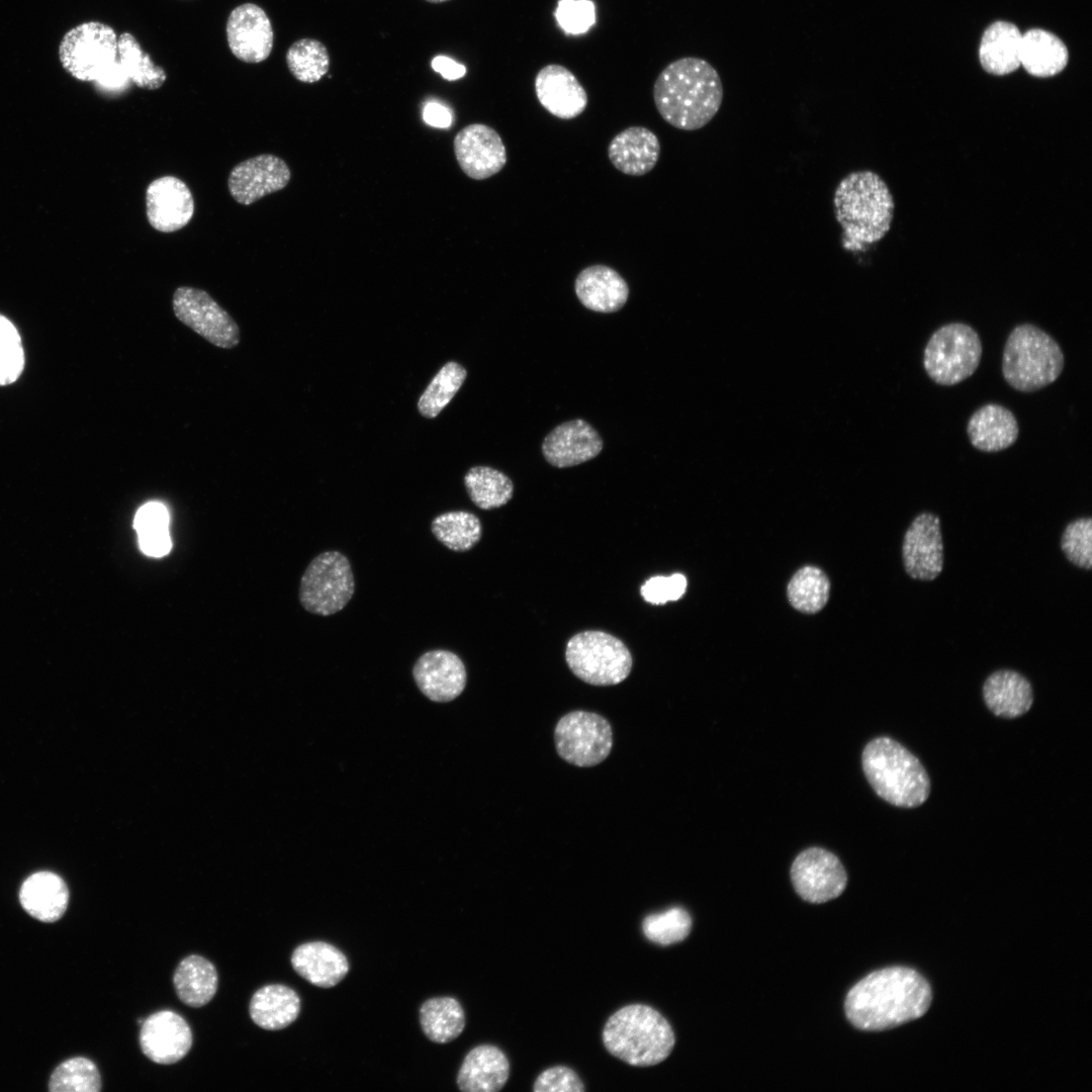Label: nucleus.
Wrapping results in <instances>:
<instances>
[{"label": "nucleus", "mask_w": 1092, "mask_h": 1092, "mask_svg": "<svg viewBox=\"0 0 1092 1092\" xmlns=\"http://www.w3.org/2000/svg\"><path fill=\"white\" fill-rule=\"evenodd\" d=\"M355 593V579L349 559L337 550L315 556L305 568L299 584L303 609L318 616L342 611Z\"/></svg>", "instance_id": "obj_9"}, {"label": "nucleus", "mask_w": 1092, "mask_h": 1092, "mask_svg": "<svg viewBox=\"0 0 1092 1092\" xmlns=\"http://www.w3.org/2000/svg\"><path fill=\"white\" fill-rule=\"evenodd\" d=\"M464 484L472 503L481 510L506 505L513 496L512 480L503 472L487 466L470 468Z\"/></svg>", "instance_id": "obj_37"}, {"label": "nucleus", "mask_w": 1092, "mask_h": 1092, "mask_svg": "<svg viewBox=\"0 0 1092 1092\" xmlns=\"http://www.w3.org/2000/svg\"><path fill=\"white\" fill-rule=\"evenodd\" d=\"M554 740L562 759L576 766L587 767L601 763L610 754L613 732L603 716L573 711L558 721Z\"/></svg>", "instance_id": "obj_11"}, {"label": "nucleus", "mask_w": 1092, "mask_h": 1092, "mask_svg": "<svg viewBox=\"0 0 1092 1092\" xmlns=\"http://www.w3.org/2000/svg\"><path fill=\"white\" fill-rule=\"evenodd\" d=\"M979 334L971 326L954 322L941 326L924 348L923 367L938 385L952 386L971 377L982 357Z\"/></svg>", "instance_id": "obj_7"}, {"label": "nucleus", "mask_w": 1092, "mask_h": 1092, "mask_svg": "<svg viewBox=\"0 0 1092 1092\" xmlns=\"http://www.w3.org/2000/svg\"><path fill=\"white\" fill-rule=\"evenodd\" d=\"M692 918L687 910L673 907L643 919L642 930L652 942L668 945L684 940L691 931Z\"/></svg>", "instance_id": "obj_43"}, {"label": "nucleus", "mask_w": 1092, "mask_h": 1092, "mask_svg": "<svg viewBox=\"0 0 1092 1092\" xmlns=\"http://www.w3.org/2000/svg\"><path fill=\"white\" fill-rule=\"evenodd\" d=\"M249 1012L252 1020L267 1030H279L290 1025L299 1015L300 999L297 993L280 984L267 985L257 990Z\"/></svg>", "instance_id": "obj_30"}, {"label": "nucleus", "mask_w": 1092, "mask_h": 1092, "mask_svg": "<svg viewBox=\"0 0 1092 1092\" xmlns=\"http://www.w3.org/2000/svg\"><path fill=\"white\" fill-rule=\"evenodd\" d=\"M286 64L293 77L302 83H314L329 71L330 55L324 43L313 38L293 42L286 53Z\"/></svg>", "instance_id": "obj_40"}, {"label": "nucleus", "mask_w": 1092, "mask_h": 1092, "mask_svg": "<svg viewBox=\"0 0 1092 1092\" xmlns=\"http://www.w3.org/2000/svg\"><path fill=\"white\" fill-rule=\"evenodd\" d=\"M967 435L974 448L986 453L1003 451L1012 446L1019 435L1014 414L1004 405L986 403L973 413L967 424Z\"/></svg>", "instance_id": "obj_25"}, {"label": "nucleus", "mask_w": 1092, "mask_h": 1092, "mask_svg": "<svg viewBox=\"0 0 1092 1092\" xmlns=\"http://www.w3.org/2000/svg\"><path fill=\"white\" fill-rule=\"evenodd\" d=\"M101 1078L96 1065L86 1058H73L56 1068L50 1079L53 1092H97Z\"/></svg>", "instance_id": "obj_42"}, {"label": "nucleus", "mask_w": 1092, "mask_h": 1092, "mask_svg": "<svg viewBox=\"0 0 1092 1092\" xmlns=\"http://www.w3.org/2000/svg\"><path fill=\"white\" fill-rule=\"evenodd\" d=\"M431 531L448 549L465 552L479 542L482 526L480 520L470 512L450 511L433 519Z\"/></svg>", "instance_id": "obj_36"}, {"label": "nucleus", "mask_w": 1092, "mask_h": 1092, "mask_svg": "<svg viewBox=\"0 0 1092 1092\" xmlns=\"http://www.w3.org/2000/svg\"><path fill=\"white\" fill-rule=\"evenodd\" d=\"M834 215L842 229L841 247L864 253L882 241L891 229L894 198L886 181L869 169L846 174L833 195Z\"/></svg>", "instance_id": "obj_3"}, {"label": "nucleus", "mask_w": 1092, "mask_h": 1092, "mask_svg": "<svg viewBox=\"0 0 1092 1092\" xmlns=\"http://www.w3.org/2000/svg\"><path fill=\"white\" fill-rule=\"evenodd\" d=\"M1061 549L1075 566L1090 570L1092 566V520L1082 517L1070 522L1061 537Z\"/></svg>", "instance_id": "obj_44"}, {"label": "nucleus", "mask_w": 1092, "mask_h": 1092, "mask_svg": "<svg viewBox=\"0 0 1092 1092\" xmlns=\"http://www.w3.org/2000/svg\"><path fill=\"white\" fill-rule=\"evenodd\" d=\"M1064 366L1060 345L1040 328L1025 323L1009 333L1003 348L1002 375L1013 389L1037 391L1055 382Z\"/></svg>", "instance_id": "obj_6"}, {"label": "nucleus", "mask_w": 1092, "mask_h": 1092, "mask_svg": "<svg viewBox=\"0 0 1092 1092\" xmlns=\"http://www.w3.org/2000/svg\"><path fill=\"white\" fill-rule=\"evenodd\" d=\"M173 983L184 1004L201 1007L215 995L218 977L212 963L201 956L191 954L183 959L176 968Z\"/></svg>", "instance_id": "obj_33"}, {"label": "nucleus", "mask_w": 1092, "mask_h": 1092, "mask_svg": "<svg viewBox=\"0 0 1092 1092\" xmlns=\"http://www.w3.org/2000/svg\"><path fill=\"white\" fill-rule=\"evenodd\" d=\"M426 1H428L430 3H443V2H446V1H449V0H426Z\"/></svg>", "instance_id": "obj_51"}, {"label": "nucleus", "mask_w": 1092, "mask_h": 1092, "mask_svg": "<svg viewBox=\"0 0 1092 1092\" xmlns=\"http://www.w3.org/2000/svg\"><path fill=\"white\" fill-rule=\"evenodd\" d=\"M140 1045L144 1055L154 1063L171 1065L189 1052L192 1032L179 1014L172 1010H161L144 1019Z\"/></svg>", "instance_id": "obj_17"}, {"label": "nucleus", "mask_w": 1092, "mask_h": 1092, "mask_svg": "<svg viewBox=\"0 0 1092 1092\" xmlns=\"http://www.w3.org/2000/svg\"><path fill=\"white\" fill-rule=\"evenodd\" d=\"M290 176L289 167L282 159L263 154L238 164L230 173L228 186L237 202L249 205L283 189Z\"/></svg>", "instance_id": "obj_18"}, {"label": "nucleus", "mask_w": 1092, "mask_h": 1092, "mask_svg": "<svg viewBox=\"0 0 1092 1092\" xmlns=\"http://www.w3.org/2000/svg\"><path fill=\"white\" fill-rule=\"evenodd\" d=\"M603 1041L610 1054L632 1066H653L671 1053L675 1038L668 1021L654 1008L627 1005L606 1022Z\"/></svg>", "instance_id": "obj_5"}, {"label": "nucleus", "mask_w": 1092, "mask_h": 1092, "mask_svg": "<svg viewBox=\"0 0 1092 1092\" xmlns=\"http://www.w3.org/2000/svg\"><path fill=\"white\" fill-rule=\"evenodd\" d=\"M660 150V142L652 130L630 126L612 139L608 146V158L620 172L642 176L655 167Z\"/></svg>", "instance_id": "obj_23"}, {"label": "nucleus", "mask_w": 1092, "mask_h": 1092, "mask_svg": "<svg viewBox=\"0 0 1092 1092\" xmlns=\"http://www.w3.org/2000/svg\"><path fill=\"white\" fill-rule=\"evenodd\" d=\"M24 354L15 327L0 315V385L14 382L22 372Z\"/></svg>", "instance_id": "obj_45"}, {"label": "nucleus", "mask_w": 1092, "mask_h": 1092, "mask_svg": "<svg viewBox=\"0 0 1092 1092\" xmlns=\"http://www.w3.org/2000/svg\"><path fill=\"white\" fill-rule=\"evenodd\" d=\"M539 103L553 116L572 119L587 106V93L567 68L558 64L543 67L535 78Z\"/></svg>", "instance_id": "obj_21"}, {"label": "nucleus", "mask_w": 1092, "mask_h": 1092, "mask_svg": "<svg viewBox=\"0 0 1092 1092\" xmlns=\"http://www.w3.org/2000/svg\"><path fill=\"white\" fill-rule=\"evenodd\" d=\"M687 578L681 573L669 576L656 575L647 579L640 588L642 598L649 604L661 605L668 601H677L686 593Z\"/></svg>", "instance_id": "obj_47"}, {"label": "nucleus", "mask_w": 1092, "mask_h": 1092, "mask_svg": "<svg viewBox=\"0 0 1092 1092\" xmlns=\"http://www.w3.org/2000/svg\"><path fill=\"white\" fill-rule=\"evenodd\" d=\"M510 1064L496 1046L481 1044L464 1058L457 1075V1086L464 1092H496L508 1081Z\"/></svg>", "instance_id": "obj_27"}, {"label": "nucleus", "mask_w": 1092, "mask_h": 1092, "mask_svg": "<svg viewBox=\"0 0 1092 1092\" xmlns=\"http://www.w3.org/2000/svg\"><path fill=\"white\" fill-rule=\"evenodd\" d=\"M931 998L930 986L919 973L891 967L857 982L846 995L844 1011L854 1027L881 1031L921 1017Z\"/></svg>", "instance_id": "obj_1"}, {"label": "nucleus", "mask_w": 1092, "mask_h": 1092, "mask_svg": "<svg viewBox=\"0 0 1092 1092\" xmlns=\"http://www.w3.org/2000/svg\"><path fill=\"white\" fill-rule=\"evenodd\" d=\"M59 56L73 77L95 83L117 63L118 38L107 24L85 22L65 34Z\"/></svg>", "instance_id": "obj_10"}, {"label": "nucleus", "mask_w": 1092, "mask_h": 1092, "mask_svg": "<svg viewBox=\"0 0 1092 1092\" xmlns=\"http://www.w3.org/2000/svg\"><path fill=\"white\" fill-rule=\"evenodd\" d=\"M226 39L233 55L245 62L257 64L271 54L274 32L266 12L254 3L239 5L229 15Z\"/></svg>", "instance_id": "obj_16"}, {"label": "nucleus", "mask_w": 1092, "mask_h": 1092, "mask_svg": "<svg viewBox=\"0 0 1092 1092\" xmlns=\"http://www.w3.org/2000/svg\"><path fill=\"white\" fill-rule=\"evenodd\" d=\"M1022 34L1017 26L1005 21L991 24L984 32L979 57L982 67L990 74L1002 76L1020 66Z\"/></svg>", "instance_id": "obj_31"}, {"label": "nucleus", "mask_w": 1092, "mask_h": 1092, "mask_svg": "<svg viewBox=\"0 0 1092 1092\" xmlns=\"http://www.w3.org/2000/svg\"><path fill=\"white\" fill-rule=\"evenodd\" d=\"M118 61L129 81L138 87L156 90L166 81L165 70L156 66L129 32H123L118 37Z\"/></svg>", "instance_id": "obj_38"}, {"label": "nucleus", "mask_w": 1092, "mask_h": 1092, "mask_svg": "<svg viewBox=\"0 0 1092 1092\" xmlns=\"http://www.w3.org/2000/svg\"><path fill=\"white\" fill-rule=\"evenodd\" d=\"M420 1023L425 1035L437 1043L458 1037L465 1027V1014L453 997L431 998L420 1008Z\"/></svg>", "instance_id": "obj_34"}, {"label": "nucleus", "mask_w": 1092, "mask_h": 1092, "mask_svg": "<svg viewBox=\"0 0 1092 1092\" xmlns=\"http://www.w3.org/2000/svg\"><path fill=\"white\" fill-rule=\"evenodd\" d=\"M554 16L566 34H582L596 22V7L592 0H559Z\"/></svg>", "instance_id": "obj_46"}, {"label": "nucleus", "mask_w": 1092, "mask_h": 1092, "mask_svg": "<svg viewBox=\"0 0 1092 1092\" xmlns=\"http://www.w3.org/2000/svg\"><path fill=\"white\" fill-rule=\"evenodd\" d=\"M603 440L584 420L576 419L555 427L544 439L542 452L553 466L578 465L600 454Z\"/></svg>", "instance_id": "obj_22"}, {"label": "nucleus", "mask_w": 1092, "mask_h": 1092, "mask_svg": "<svg viewBox=\"0 0 1092 1092\" xmlns=\"http://www.w3.org/2000/svg\"><path fill=\"white\" fill-rule=\"evenodd\" d=\"M906 573L913 579L933 580L943 568V542L938 516L923 512L907 529L902 544Z\"/></svg>", "instance_id": "obj_14"}, {"label": "nucleus", "mask_w": 1092, "mask_h": 1092, "mask_svg": "<svg viewBox=\"0 0 1092 1092\" xmlns=\"http://www.w3.org/2000/svg\"><path fill=\"white\" fill-rule=\"evenodd\" d=\"M583 1090V1083L577 1074L565 1066H556L543 1071L533 1086L535 1092H581Z\"/></svg>", "instance_id": "obj_48"}, {"label": "nucleus", "mask_w": 1092, "mask_h": 1092, "mask_svg": "<svg viewBox=\"0 0 1092 1092\" xmlns=\"http://www.w3.org/2000/svg\"><path fill=\"white\" fill-rule=\"evenodd\" d=\"M466 375V369L459 363H446L419 399L418 408L421 415L429 419L437 417L460 389Z\"/></svg>", "instance_id": "obj_41"}, {"label": "nucleus", "mask_w": 1092, "mask_h": 1092, "mask_svg": "<svg viewBox=\"0 0 1092 1092\" xmlns=\"http://www.w3.org/2000/svg\"><path fill=\"white\" fill-rule=\"evenodd\" d=\"M454 152L461 170L474 180L495 175L507 163V150L500 135L483 123L463 127L455 135Z\"/></svg>", "instance_id": "obj_15"}, {"label": "nucleus", "mask_w": 1092, "mask_h": 1092, "mask_svg": "<svg viewBox=\"0 0 1092 1092\" xmlns=\"http://www.w3.org/2000/svg\"><path fill=\"white\" fill-rule=\"evenodd\" d=\"M170 516L167 508L158 502H150L141 507L133 520L139 546L143 553L151 557H163L172 548L169 531Z\"/></svg>", "instance_id": "obj_35"}, {"label": "nucleus", "mask_w": 1092, "mask_h": 1092, "mask_svg": "<svg viewBox=\"0 0 1092 1092\" xmlns=\"http://www.w3.org/2000/svg\"><path fill=\"white\" fill-rule=\"evenodd\" d=\"M791 879L798 895L810 903H824L844 891L847 875L838 857L821 847H810L795 858Z\"/></svg>", "instance_id": "obj_13"}, {"label": "nucleus", "mask_w": 1092, "mask_h": 1092, "mask_svg": "<svg viewBox=\"0 0 1092 1092\" xmlns=\"http://www.w3.org/2000/svg\"><path fill=\"white\" fill-rule=\"evenodd\" d=\"M19 900L23 909L32 917L54 922L65 913L69 891L64 880L50 872H38L29 876L19 891Z\"/></svg>", "instance_id": "obj_29"}, {"label": "nucleus", "mask_w": 1092, "mask_h": 1092, "mask_svg": "<svg viewBox=\"0 0 1092 1092\" xmlns=\"http://www.w3.org/2000/svg\"><path fill=\"white\" fill-rule=\"evenodd\" d=\"M431 66L434 71L439 73L444 79L453 81L462 78L466 73L464 65L457 63L453 59L447 56H436Z\"/></svg>", "instance_id": "obj_50"}, {"label": "nucleus", "mask_w": 1092, "mask_h": 1092, "mask_svg": "<svg viewBox=\"0 0 1092 1092\" xmlns=\"http://www.w3.org/2000/svg\"><path fill=\"white\" fill-rule=\"evenodd\" d=\"M1067 63V48L1053 33L1042 29H1030L1022 34L1020 65L1031 76H1056L1065 69Z\"/></svg>", "instance_id": "obj_32"}, {"label": "nucleus", "mask_w": 1092, "mask_h": 1092, "mask_svg": "<svg viewBox=\"0 0 1092 1092\" xmlns=\"http://www.w3.org/2000/svg\"><path fill=\"white\" fill-rule=\"evenodd\" d=\"M175 316L208 343L233 349L241 341V331L232 315L206 291L178 287L172 299Z\"/></svg>", "instance_id": "obj_12"}, {"label": "nucleus", "mask_w": 1092, "mask_h": 1092, "mask_svg": "<svg viewBox=\"0 0 1092 1092\" xmlns=\"http://www.w3.org/2000/svg\"><path fill=\"white\" fill-rule=\"evenodd\" d=\"M413 676L419 690L431 701L449 702L464 690L466 668L461 658L446 649L423 653L415 662Z\"/></svg>", "instance_id": "obj_19"}, {"label": "nucleus", "mask_w": 1092, "mask_h": 1092, "mask_svg": "<svg viewBox=\"0 0 1092 1092\" xmlns=\"http://www.w3.org/2000/svg\"><path fill=\"white\" fill-rule=\"evenodd\" d=\"M423 118L431 126L447 128L452 124L451 110L437 102H429L423 109Z\"/></svg>", "instance_id": "obj_49"}, {"label": "nucleus", "mask_w": 1092, "mask_h": 1092, "mask_svg": "<svg viewBox=\"0 0 1092 1092\" xmlns=\"http://www.w3.org/2000/svg\"><path fill=\"white\" fill-rule=\"evenodd\" d=\"M983 698L988 709L998 717L1017 718L1032 706L1033 691L1021 673L1000 669L991 673L983 685Z\"/></svg>", "instance_id": "obj_28"}, {"label": "nucleus", "mask_w": 1092, "mask_h": 1092, "mask_svg": "<svg viewBox=\"0 0 1092 1092\" xmlns=\"http://www.w3.org/2000/svg\"><path fill=\"white\" fill-rule=\"evenodd\" d=\"M830 581L818 567L805 566L791 578L787 594L791 605L800 612L814 614L827 603Z\"/></svg>", "instance_id": "obj_39"}, {"label": "nucleus", "mask_w": 1092, "mask_h": 1092, "mask_svg": "<svg viewBox=\"0 0 1092 1092\" xmlns=\"http://www.w3.org/2000/svg\"><path fill=\"white\" fill-rule=\"evenodd\" d=\"M147 216L150 224L162 233L176 232L185 226L194 213V200L188 186L174 176H163L146 191Z\"/></svg>", "instance_id": "obj_20"}, {"label": "nucleus", "mask_w": 1092, "mask_h": 1092, "mask_svg": "<svg viewBox=\"0 0 1092 1092\" xmlns=\"http://www.w3.org/2000/svg\"><path fill=\"white\" fill-rule=\"evenodd\" d=\"M864 776L886 802L902 808L922 805L930 794V780L920 760L890 737L870 741L862 752Z\"/></svg>", "instance_id": "obj_4"}, {"label": "nucleus", "mask_w": 1092, "mask_h": 1092, "mask_svg": "<svg viewBox=\"0 0 1092 1092\" xmlns=\"http://www.w3.org/2000/svg\"><path fill=\"white\" fill-rule=\"evenodd\" d=\"M291 965L300 977L321 988L334 987L349 972L346 956L325 941L298 945L292 952Z\"/></svg>", "instance_id": "obj_26"}, {"label": "nucleus", "mask_w": 1092, "mask_h": 1092, "mask_svg": "<svg viewBox=\"0 0 1092 1092\" xmlns=\"http://www.w3.org/2000/svg\"><path fill=\"white\" fill-rule=\"evenodd\" d=\"M565 659L574 675L593 686L618 685L632 668V656L626 645L602 631H585L571 637Z\"/></svg>", "instance_id": "obj_8"}, {"label": "nucleus", "mask_w": 1092, "mask_h": 1092, "mask_svg": "<svg viewBox=\"0 0 1092 1092\" xmlns=\"http://www.w3.org/2000/svg\"><path fill=\"white\" fill-rule=\"evenodd\" d=\"M723 95L717 70L697 57L669 63L653 85V100L660 116L671 126L687 131L707 125L718 113Z\"/></svg>", "instance_id": "obj_2"}, {"label": "nucleus", "mask_w": 1092, "mask_h": 1092, "mask_svg": "<svg viewBox=\"0 0 1092 1092\" xmlns=\"http://www.w3.org/2000/svg\"><path fill=\"white\" fill-rule=\"evenodd\" d=\"M574 290L584 307L605 313L621 309L629 296L628 284L620 273L601 264L582 269L575 279Z\"/></svg>", "instance_id": "obj_24"}]
</instances>
